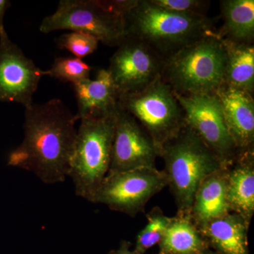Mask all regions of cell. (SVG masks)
<instances>
[{
	"label": "cell",
	"mask_w": 254,
	"mask_h": 254,
	"mask_svg": "<svg viewBox=\"0 0 254 254\" xmlns=\"http://www.w3.org/2000/svg\"><path fill=\"white\" fill-rule=\"evenodd\" d=\"M78 118L59 98L25 108L24 136L10 152L8 165L34 174L46 185L68 177Z\"/></svg>",
	"instance_id": "1"
},
{
	"label": "cell",
	"mask_w": 254,
	"mask_h": 254,
	"mask_svg": "<svg viewBox=\"0 0 254 254\" xmlns=\"http://www.w3.org/2000/svg\"><path fill=\"white\" fill-rule=\"evenodd\" d=\"M125 21L127 36L141 40L165 60L215 32L205 15L170 11L150 0H134L125 14Z\"/></svg>",
	"instance_id": "2"
},
{
	"label": "cell",
	"mask_w": 254,
	"mask_h": 254,
	"mask_svg": "<svg viewBox=\"0 0 254 254\" xmlns=\"http://www.w3.org/2000/svg\"><path fill=\"white\" fill-rule=\"evenodd\" d=\"M227 49L218 32L165 60L161 78L177 95H215L224 83Z\"/></svg>",
	"instance_id": "3"
},
{
	"label": "cell",
	"mask_w": 254,
	"mask_h": 254,
	"mask_svg": "<svg viewBox=\"0 0 254 254\" xmlns=\"http://www.w3.org/2000/svg\"><path fill=\"white\" fill-rule=\"evenodd\" d=\"M179 216H190L193 198L202 181L224 168L218 157L186 124L164 143L160 152Z\"/></svg>",
	"instance_id": "4"
},
{
	"label": "cell",
	"mask_w": 254,
	"mask_h": 254,
	"mask_svg": "<svg viewBox=\"0 0 254 254\" xmlns=\"http://www.w3.org/2000/svg\"><path fill=\"white\" fill-rule=\"evenodd\" d=\"M116 113L80 120L68 177L76 195L88 201L109 172Z\"/></svg>",
	"instance_id": "5"
},
{
	"label": "cell",
	"mask_w": 254,
	"mask_h": 254,
	"mask_svg": "<svg viewBox=\"0 0 254 254\" xmlns=\"http://www.w3.org/2000/svg\"><path fill=\"white\" fill-rule=\"evenodd\" d=\"M123 0H61L43 18L40 31L83 32L107 46L118 47L127 36Z\"/></svg>",
	"instance_id": "6"
},
{
	"label": "cell",
	"mask_w": 254,
	"mask_h": 254,
	"mask_svg": "<svg viewBox=\"0 0 254 254\" xmlns=\"http://www.w3.org/2000/svg\"><path fill=\"white\" fill-rule=\"evenodd\" d=\"M118 107L136 119L158 148L185 124L175 92L161 76L139 91L119 95Z\"/></svg>",
	"instance_id": "7"
},
{
	"label": "cell",
	"mask_w": 254,
	"mask_h": 254,
	"mask_svg": "<svg viewBox=\"0 0 254 254\" xmlns=\"http://www.w3.org/2000/svg\"><path fill=\"white\" fill-rule=\"evenodd\" d=\"M168 185L165 171L156 168L108 173L95 192L91 203H101L114 211L135 217L143 212L153 195Z\"/></svg>",
	"instance_id": "8"
},
{
	"label": "cell",
	"mask_w": 254,
	"mask_h": 254,
	"mask_svg": "<svg viewBox=\"0 0 254 254\" xmlns=\"http://www.w3.org/2000/svg\"><path fill=\"white\" fill-rule=\"evenodd\" d=\"M175 94L183 110L185 124L215 153L224 168H230L240 155L227 130L216 95Z\"/></svg>",
	"instance_id": "9"
},
{
	"label": "cell",
	"mask_w": 254,
	"mask_h": 254,
	"mask_svg": "<svg viewBox=\"0 0 254 254\" xmlns=\"http://www.w3.org/2000/svg\"><path fill=\"white\" fill-rule=\"evenodd\" d=\"M108 68L119 95L139 91L161 76L165 59L141 40L127 36Z\"/></svg>",
	"instance_id": "10"
},
{
	"label": "cell",
	"mask_w": 254,
	"mask_h": 254,
	"mask_svg": "<svg viewBox=\"0 0 254 254\" xmlns=\"http://www.w3.org/2000/svg\"><path fill=\"white\" fill-rule=\"evenodd\" d=\"M43 76L46 71L28 58L8 35L0 37V101L29 108Z\"/></svg>",
	"instance_id": "11"
},
{
	"label": "cell",
	"mask_w": 254,
	"mask_h": 254,
	"mask_svg": "<svg viewBox=\"0 0 254 254\" xmlns=\"http://www.w3.org/2000/svg\"><path fill=\"white\" fill-rule=\"evenodd\" d=\"M158 156V148L143 127L129 113L118 107L108 173L155 168Z\"/></svg>",
	"instance_id": "12"
},
{
	"label": "cell",
	"mask_w": 254,
	"mask_h": 254,
	"mask_svg": "<svg viewBox=\"0 0 254 254\" xmlns=\"http://www.w3.org/2000/svg\"><path fill=\"white\" fill-rule=\"evenodd\" d=\"M225 125L239 155L254 151V101L252 95L222 83L215 93Z\"/></svg>",
	"instance_id": "13"
},
{
	"label": "cell",
	"mask_w": 254,
	"mask_h": 254,
	"mask_svg": "<svg viewBox=\"0 0 254 254\" xmlns=\"http://www.w3.org/2000/svg\"><path fill=\"white\" fill-rule=\"evenodd\" d=\"M78 104V120L105 116L116 113L119 93L108 69L102 68L95 79L84 80L72 84Z\"/></svg>",
	"instance_id": "14"
},
{
	"label": "cell",
	"mask_w": 254,
	"mask_h": 254,
	"mask_svg": "<svg viewBox=\"0 0 254 254\" xmlns=\"http://www.w3.org/2000/svg\"><path fill=\"white\" fill-rule=\"evenodd\" d=\"M228 168H220L208 175L197 189L190 218L198 228L231 213L227 198Z\"/></svg>",
	"instance_id": "15"
},
{
	"label": "cell",
	"mask_w": 254,
	"mask_h": 254,
	"mask_svg": "<svg viewBox=\"0 0 254 254\" xmlns=\"http://www.w3.org/2000/svg\"><path fill=\"white\" fill-rule=\"evenodd\" d=\"M227 198L232 213L250 224L254 214V151L239 155L228 168Z\"/></svg>",
	"instance_id": "16"
},
{
	"label": "cell",
	"mask_w": 254,
	"mask_h": 254,
	"mask_svg": "<svg viewBox=\"0 0 254 254\" xmlns=\"http://www.w3.org/2000/svg\"><path fill=\"white\" fill-rule=\"evenodd\" d=\"M250 224L239 214L230 213L198 228L202 236L220 254H250L248 249Z\"/></svg>",
	"instance_id": "17"
},
{
	"label": "cell",
	"mask_w": 254,
	"mask_h": 254,
	"mask_svg": "<svg viewBox=\"0 0 254 254\" xmlns=\"http://www.w3.org/2000/svg\"><path fill=\"white\" fill-rule=\"evenodd\" d=\"M223 26L219 35L235 43L252 44L254 37V0L220 1Z\"/></svg>",
	"instance_id": "18"
},
{
	"label": "cell",
	"mask_w": 254,
	"mask_h": 254,
	"mask_svg": "<svg viewBox=\"0 0 254 254\" xmlns=\"http://www.w3.org/2000/svg\"><path fill=\"white\" fill-rule=\"evenodd\" d=\"M160 254H201L209 249L190 216L174 217L159 243Z\"/></svg>",
	"instance_id": "19"
},
{
	"label": "cell",
	"mask_w": 254,
	"mask_h": 254,
	"mask_svg": "<svg viewBox=\"0 0 254 254\" xmlns=\"http://www.w3.org/2000/svg\"><path fill=\"white\" fill-rule=\"evenodd\" d=\"M225 41L227 49L224 83L253 95L254 48L252 44Z\"/></svg>",
	"instance_id": "20"
},
{
	"label": "cell",
	"mask_w": 254,
	"mask_h": 254,
	"mask_svg": "<svg viewBox=\"0 0 254 254\" xmlns=\"http://www.w3.org/2000/svg\"><path fill=\"white\" fill-rule=\"evenodd\" d=\"M146 225L136 237L134 250L144 254L149 249L159 245L173 218L166 216L158 206L147 215Z\"/></svg>",
	"instance_id": "21"
},
{
	"label": "cell",
	"mask_w": 254,
	"mask_h": 254,
	"mask_svg": "<svg viewBox=\"0 0 254 254\" xmlns=\"http://www.w3.org/2000/svg\"><path fill=\"white\" fill-rule=\"evenodd\" d=\"M46 76L56 78L71 85L89 79L91 67L77 58H58L50 69L46 70Z\"/></svg>",
	"instance_id": "22"
},
{
	"label": "cell",
	"mask_w": 254,
	"mask_h": 254,
	"mask_svg": "<svg viewBox=\"0 0 254 254\" xmlns=\"http://www.w3.org/2000/svg\"><path fill=\"white\" fill-rule=\"evenodd\" d=\"M99 43L95 37L77 31L64 33L58 40V45L60 48L68 50L75 55V58L79 59L94 53Z\"/></svg>",
	"instance_id": "23"
},
{
	"label": "cell",
	"mask_w": 254,
	"mask_h": 254,
	"mask_svg": "<svg viewBox=\"0 0 254 254\" xmlns=\"http://www.w3.org/2000/svg\"><path fill=\"white\" fill-rule=\"evenodd\" d=\"M160 7L185 14L205 15L209 1L200 0H150Z\"/></svg>",
	"instance_id": "24"
},
{
	"label": "cell",
	"mask_w": 254,
	"mask_h": 254,
	"mask_svg": "<svg viewBox=\"0 0 254 254\" xmlns=\"http://www.w3.org/2000/svg\"><path fill=\"white\" fill-rule=\"evenodd\" d=\"M11 6V3L8 0H0V37L7 35L4 29V17L5 13Z\"/></svg>",
	"instance_id": "25"
},
{
	"label": "cell",
	"mask_w": 254,
	"mask_h": 254,
	"mask_svg": "<svg viewBox=\"0 0 254 254\" xmlns=\"http://www.w3.org/2000/svg\"><path fill=\"white\" fill-rule=\"evenodd\" d=\"M131 243L128 241L123 240L120 242L118 250H112L108 254H140L134 250H130Z\"/></svg>",
	"instance_id": "26"
},
{
	"label": "cell",
	"mask_w": 254,
	"mask_h": 254,
	"mask_svg": "<svg viewBox=\"0 0 254 254\" xmlns=\"http://www.w3.org/2000/svg\"><path fill=\"white\" fill-rule=\"evenodd\" d=\"M220 254L218 253V252H215V251H211L210 250V249H208V250H205L203 254Z\"/></svg>",
	"instance_id": "27"
},
{
	"label": "cell",
	"mask_w": 254,
	"mask_h": 254,
	"mask_svg": "<svg viewBox=\"0 0 254 254\" xmlns=\"http://www.w3.org/2000/svg\"></svg>",
	"instance_id": "28"
}]
</instances>
